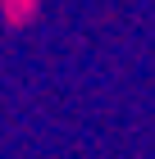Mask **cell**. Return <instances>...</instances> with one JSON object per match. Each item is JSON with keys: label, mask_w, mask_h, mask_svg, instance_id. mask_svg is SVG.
I'll use <instances>...</instances> for the list:
<instances>
[{"label": "cell", "mask_w": 155, "mask_h": 159, "mask_svg": "<svg viewBox=\"0 0 155 159\" xmlns=\"http://www.w3.org/2000/svg\"><path fill=\"white\" fill-rule=\"evenodd\" d=\"M36 9H41V0H0V14H5V23H14V27L32 23Z\"/></svg>", "instance_id": "cell-1"}]
</instances>
